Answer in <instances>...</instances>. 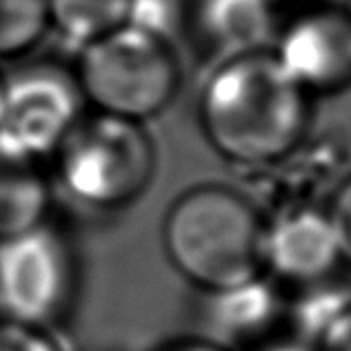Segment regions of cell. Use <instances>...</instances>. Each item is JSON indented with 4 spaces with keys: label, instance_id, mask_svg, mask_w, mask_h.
Returning a JSON list of instances; mask_svg holds the SVG:
<instances>
[{
    "label": "cell",
    "instance_id": "6da1fadb",
    "mask_svg": "<svg viewBox=\"0 0 351 351\" xmlns=\"http://www.w3.org/2000/svg\"><path fill=\"white\" fill-rule=\"evenodd\" d=\"M198 123L227 162L263 171L309 138L311 96L271 51L240 53L214 64L198 96Z\"/></svg>",
    "mask_w": 351,
    "mask_h": 351
},
{
    "label": "cell",
    "instance_id": "7a4b0ae2",
    "mask_svg": "<svg viewBox=\"0 0 351 351\" xmlns=\"http://www.w3.org/2000/svg\"><path fill=\"white\" fill-rule=\"evenodd\" d=\"M267 218L249 193L218 182L189 187L162 218V249L198 291L243 285L265 274Z\"/></svg>",
    "mask_w": 351,
    "mask_h": 351
},
{
    "label": "cell",
    "instance_id": "3957f363",
    "mask_svg": "<svg viewBox=\"0 0 351 351\" xmlns=\"http://www.w3.org/2000/svg\"><path fill=\"white\" fill-rule=\"evenodd\" d=\"M51 178L91 211H120L143 196L158 167L143 123L85 112L51 156Z\"/></svg>",
    "mask_w": 351,
    "mask_h": 351
},
{
    "label": "cell",
    "instance_id": "277c9868",
    "mask_svg": "<svg viewBox=\"0 0 351 351\" xmlns=\"http://www.w3.org/2000/svg\"><path fill=\"white\" fill-rule=\"evenodd\" d=\"M73 71L91 112L143 125L173 103L182 82L173 45L132 25L82 45Z\"/></svg>",
    "mask_w": 351,
    "mask_h": 351
},
{
    "label": "cell",
    "instance_id": "5b68a950",
    "mask_svg": "<svg viewBox=\"0 0 351 351\" xmlns=\"http://www.w3.org/2000/svg\"><path fill=\"white\" fill-rule=\"evenodd\" d=\"M80 256L56 218L0 240V316L58 331L76 311Z\"/></svg>",
    "mask_w": 351,
    "mask_h": 351
},
{
    "label": "cell",
    "instance_id": "8992f818",
    "mask_svg": "<svg viewBox=\"0 0 351 351\" xmlns=\"http://www.w3.org/2000/svg\"><path fill=\"white\" fill-rule=\"evenodd\" d=\"M85 112L76 71L56 60L27 62L5 76L0 138L49 160Z\"/></svg>",
    "mask_w": 351,
    "mask_h": 351
},
{
    "label": "cell",
    "instance_id": "52a82bcc",
    "mask_svg": "<svg viewBox=\"0 0 351 351\" xmlns=\"http://www.w3.org/2000/svg\"><path fill=\"white\" fill-rule=\"evenodd\" d=\"M271 53L307 96H336L351 87V18L345 7L304 5L285 21Z\"/></svg>",
    "mask_w": 351,
    "mask_h": 351
},
{
    "label": "cell",
    "instance_id": "ba28073f",
    "mask_svg": "<svg viewBox=\"0 0 351 351\" xmlns=\"http://www.w3.org/2000/svg\"><path fill=\"white\" fill-rule=\"evenodd\" d=\"M198 336L227 351H252L289 334L287 291L269 276L216 291H198Z\"/></svg>",
    "mask_w": 351,
    "mask_h": 351
},
{
    "label": "cell",
    "instance_id": "9c48e42d",
    "mask_svg": "<svg viewBox=\"0 0 351 351\" xmlns=\"http://www.w3.org/2000/svg\"><path fill=\"white\" fill-rule=\"evenodd\" d=\"M343 267L325 207H291L267 218L265 274L285 291L327 280Z\"/></svg>",
    "mask_w": 351,
    "mask_h": 351
},
{
    "label": "cell",
    "instance_id": "30bf717a",
    "mask_svg": "<svg viewBox=\"0 0 351 351\" xmlns=\"http://www.w3.org/2000/svg\"><path fill=\"white\" fill-rule=\"evenodd\" d=\"M285 21V0H193L191 7V27L218 60L271 51Z\"/></svg>",
    "mask_w": 351,
    "mask_h": 351
},
{
    "label": "cell",
    "instance_id": "8fae6325",
    "mask_svg": "<svg viewBox=\"0 0 351 351\" xmlns=\"http://www.w3.org/2000/svg\"><path fill=\"white\" fill-rule=\"evenodd\" d=\"M47 162L0 138V240L53 218L56 184Z\"/></svg>",
    "mask_w": 351,
    "mask_h": 351
},
{
    "label": "cell",
    "instance_id": "7c38bea8",
    "mask_svg": "<svg viewBox=\"0 0 351 351\" xmlns=\"http://www.w3.org/2000/svg\"><path fill=\"white\" fill-rule=\"evenodd\" d=\"M351 304V282L343 276L287 291V329L289 336L313 345L331 320Z\"/></svg>",
    "mask_w": 351,
    "mask_h": 351
},
{
    "label": "cell",
    "instance_id": "4fadbf2b",
    "mask_svg": "<svg viewBox=\"0 0 351 351\" xmlns=\"http://www.w3.org/2000/svg\"><path fill=\"white\" fill-rule=\"evenodd\" d=\"M127 7L129 0H47L49 29L82 47L123 27Z\"/></svg>",
    "mask_w": 351,
    "mask_h": 351
},
{
    "label": "cell",
    "instance_id": "5bb4252c",
    "mask_svg": "<svg viewBox=\"0 0 351 351\" xmlns=\"http://www.w3.org/2000/svg\"><path fill=\"white\" fill-rule=\"evenodd\" d=\"M47 29V0H0V60L29 53Z\"/></svg>",
    "mask_w": 351,
    "mask_h": 351
},
{
    "label": "cell",
    "instance_id": "9a60e30c",
    "mask_svg": "<svg viewBox=\"0 0 351 351\" xmlns=\"http://www.w3.org/2000/svg\"><path fill=\"white\" fill-rule=\"evenodd\" d=\"M193 0H129L127 23L173 45L191 25Z\"/></svg>",
    "mask_w": 351,
    "mask_h": 351
},
{
    "label": "cell",
    "instance_id": "2e32d148",
    "mask_svg": "<svg viewBox=\"0 0 351 351\" xmlns=\"http://www.w3.org/2000/svg\"><path fill=\"white\" fill-rule=\"evenodd\" d=\"M0 351H67L58 331L0 316Z\"/></svg>",
    "mask_w": 351,
    "mask_h": 351
},
{
    "label": "cell",
    "instance_id": "e0dca14e",
    "mask_svg": "<svg viewBox=\"0 0 351 351\" xmlns=\"http://www.w3.org/2000/svg\"><path fill=\"white\" fill-rule=\"evenodd\" d=\"M325 209L331 220V227L336 232L343 265L351 267V173L336 184Z\"/></svg>",
    "mask_w": 351,
    "mask_h": 351
},
{
    "label": "cell",
    "instance_id": "ac0fdd59",
    "mask_svg": "<svg viewBox=\"0 0 351 351\" xmlns=\"http://www.w3.org/2000/svg\"><path fill=\"white\" fill-rule=\"evenodd\" d=\"M313 351H351V304L313 340Z\"/></svg>",
    "mask_w": 351,
    "mask_h": 351
},
{
    "label": "cell",
    "instance_id": "d6986e66",
    "mask_svg": "<svg viewBox=\"0 0 351 351\" xmlns=\"http://www.w3.org/2000/svg\"><path fill=\"white\" fill-rule=\"evenodd\" d=\"M156 351H227L223 347H218L209 340L200 338V336H191V338H182V340H173V343H167L158 347Z\"/></svg>",
    "mask_w": 351,
    "mask_h": 351
},
{
    "label": "cell",
    "instance_id": "ffe728a7",
    "mask_svg": "<svg viewBox=\"0 0 351 351\" xmlns=\"http://www.w3.org/2000/svg\"><path fill=\"white\" fill-rule=\"evenodd\" d=\"M252 351H313V347L302 343L300 338H293L289 334H285V336L274 338V340H269V343H265V345L256 347Z\"/></svg>",
    "mask_w": 351,
    "mask_h": 351
},
{
    "label": "cell",
    "instance_id": "44dd1931",
    "mask_svg": "<svg viewBox=\"0 0 351 351\" xmlns=\"http://www.w3.org/2000/svg\"><path fill=\"white\" fill-rule=\"evenodd\" d=\"M3 89H5V76L0 73V112H3Z\"/></svg>",
    "mask_w": 351,
    "mask_h": 351
},
{
    "label": "cell",
    "instance_id": "7402d4cb",
    "mask_svg": "<svg viewBox=\"0 0 351 351\" xmlns=\"http://www.w3.org/2000/svg\"><path fill=\"white\" fill-rule=\"evenodd\" d=\"M285 3H302V5H313V3H322V0H285Z\"/></svg>",
    "mask_w": 351,
    "mask_h": 351
},
{
    "label": "cell",
    "instance_id": "603a6c76",
    "mask_svg": "<svg viewBox=\"0 0 351 351\" xmlns=\"http://www.w3.org/2000/svg\"><path fill=\"white\" fill-rule=\"evenodd\" d=\"M345 12H347V16L351 18V0H347V3H345Z\"/></svg>",
    "mask_w": 351,
    "mask_h": 351
}]
</instances>
